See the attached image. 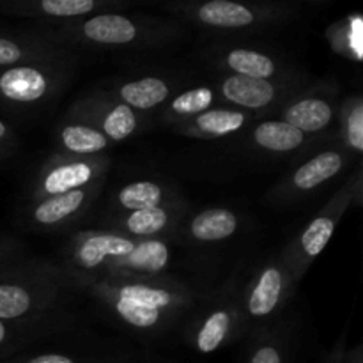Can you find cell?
Segmentation results:
<instances>
[{
    "label": "cell",
    "instance_id": "obj_1",
    "mask_svg": "<svg viewBox=\"0 0 363 363\" xmlns=\"http://www.w3.org/2000/svg\"><path fill=\"white\" fill-rule=\"evenodd\" d=\"M170 262L169 241L138 240L98 227L73 234L60 268L77 289H85L98 280L167 275Z\"/></svg>",
    "mask_w": 363,
    "mask_h": 363
},
{
    "label": "cell",
    "instance_id": "obj_2",
    "mask_svg": "<svg viewBox=\"0 0 363 363\" xmlns=\"http://www.w3.org/2000/svg\"><path fill=\"white\" fill-rule=\"evenodd\" d=\"M121 325L144 335H156L194 311L202 294L170 275L98 280L85 287Z\"/></svg>",
    "mask_w": 363,
    "mask_h": 363
},
{
    "label": "cell",
    "instance_id": "obj_3",
    "mask_svg": "<svg viewBox=\"0 0 363 363\" xmlns=\"http://www.w3.org/2000/svg\"><path fill=\"white\" fill-rule=\"evenodd\" d=\"M48 41L71 50H152L181 43L184 25L174 18L128 14L123 11L99 13L66 23L35 25Z\"/></svg>",
    "mask_w": 363,
    "mask_h": 363
},
{
    "label": "cell",
    "instance_id": "obj_4",
    "mask_svg": "<svg viewBox=\"0 0 363 363\" xmlns=\"http://www.w3.org/2000/svg\"><path fill=\"white\" fill-rule=\"evenodd\" d=\"M73 282L60 264L27 259L0 273V321L35 319L64 300Z\"/></svg>",
    "mask_w": 363,
    "mask_h": 363
},
{
    "label": "cell",
    "instance_id": "obj_5",
    "mask_svg": "<svg viewBox=\"0 0 363 363\" xmlns=\"http://www.w3.org/2000/svg\"><path fill=\"white\" fill-rule=\"evenodd\" d=\"M163 11L179 23L215 34H252L293 21L300 6L291 2H236V0H186L167 2Z\"/></svg>",
    "mask_w": 363,
    "mask_h": 363
},
{
    "label": "cell",
    "instance_id": "obj_6",
    "mask_svg": "<svg viewBox=\"0 0 363 363\" xmlns=\"http://www.w3.org/2000/svg\"><path fill=\"white\" fill-rule=\"evenodd\" d=\"M360 197L362 172L358 170L347 183H344V186H340L332 195V199L319 209L318 215L312 216L305 223L303 229L284 247L280 257L294 284H300L312 262L321 255V252L335 234L344 213L353 206V202H360Z\"/></svg>",
    "mask_w": 363,
    "mask_h": 363
},
{
    "label": "cell",
    "instance_id": "obj_7",
    "mask_svg": "<svg viewBox=\"0 0 363 363\" xmlns=\"http://www.w3.org/2000/svg\"><path fill=\"white\" fill-rule=\"evenodd\" d=\"M71 60L21 64L0 69V106L11 112H38L50 105L73 74Z\"/></svg>",
    "mask_w": 363,
    "mask_h": 363
},
{
    "label": "cell",
    "instance_id": "obj_8",
    "mask_svg": "<svg viewBox=\"0 0 363 363\" xmlns=\"http://www.w3.org/2000/svg\"><path fill=\"white\" fill-rule=\"evenodd\" d=\"M294 287L296 284L291 279L280 254L266 259L240 293L245 335L269 328L273 319L284 311L289 298L293 296Z\"/></svg>",
    "mask_w": 363,
    "mask_h": 363
},
{
    "label": "cell",
    "instance_id": "obj_9",
    "mask_svg": "<svg viewBox=\"0 0 363 363\" xmlns=\"http://www.w3.org/2000/svg\"><path fill=\"white\" fill-rule=\"evenodd\" d=\"M307 85L308 78L303 73L277 78V80L220 74L211 87L218 98V103H222L223 106L259 117L279 113V110Z\"/></svg>",
    "mask_w": 363,
    "mask_h": 363
},
{
    "label": "cell",
    "instance_id": "obj_10",
    "mask_svg": "<svg viewBox=\"0 0 363 363\" xmlns=\"http://www.w3.org/2000/svg\"><path fill=\"white\" fill-rule=\"evenodd\" d=\"M191 312L195 314L186 328V339L197 353L213 354L245 335L240 293L220 291L202 298Z\"/></svg>",
    "mask_w": 363,
    "mask_h": 363
},
{
    "label": "cell",
    "instance_id": "obj_11",
    "mask_svg": "<svg viewBox=\"0 0 363 363\" xmlns=\"http://www.w3.org/2000/svg\"><path fill=\"white\" fill-rule=\"evenodd\" d=\"M64 119L84 123L101 131L112 144L124 142L149 126L147 113H140L113 98L105 89L85 92L66 110Z\"/></svg>",
    "mask_w": 363,
    "mask_h": 363
},
{
    "label": "cell",
    "instance_id": "obj_12",
    "mask_svg": "<svg viewBox=\"0 0 363 363\" xmlns=\"http://www.w3.org/2000/svg\"><path fill=\"white\" fill-rule=\"evenodd\" d=\"M110 160L101 156H67L55 152L38 169L28 183V201L82 190L105 181Z\"/></svg>",
    "mask_w": 363,
    "mask_h": 363
},
{
    "label": "cell",
    "instance_id": "obj_13",
    "mask_svg": "<svg viewBox=\"0 0 363 363\" xmlns=\"http://www.w3.org/2000/svg\"><path fill=\"white\" fill-rule=\"evenodd\" d=\"M351 158L353 156L337 140L335 145L315 152L314 156L294 167L280 183H277L266 194V201L275 206L298 204L335 179L350 165Z\"/></svg>",
    "mask_w": 363,
    "mask_h": 363
},
{
    "label": "cell",
    "instance_id": "obj_14",
    "mask_svg": "<svg viewBox=\"0 0 363 363\" xmlns=\"http://www.w3.org/2000/svg\"><path fill=\"white\" fill-rule=\"evenodd\" d=\"M339 105L337 84L321 82V84L307 85L303 91L293 96L277 116L312 138H325L326 135L337 138L333 126L337 124Z\"/></svg>",
    "mask_w": 363,
    "mask_h": 363
},
{
    "label": "cell",
    "instance_id": "obj_15",
    "mask_svg": "<svg viewBox=\"0 0 363 363\" xmlns=\"http://www.w3.org/2000/svg\"><path fill=\"white\" fill-rule=\"evenodd\" d=\"M206 60L220 74H236L261 80H277L301 73L286 57L272 50L236 43H216L209 46L206 50Z\"/></svg>",
    "mask_w": 363,
    "mask_h": 363
},
{
    "label": "cell",
    "instance_id": "obj_16",
    "mask_svg": "<svg viewBox=\"0 0 363 363\" xmlns=\"http://www.w3.org/2000/svg\"><path fill=\"white\" fill-rule=\"evenodd\" d=\"M103 186L105 181L82 190L28 201L27 208L21 213L25 225L39 233H59L69 229L98 201Z\"/></svg>",
    "mask_w": 363,
    "mask_h": 363
},
{
    "label": "cell",
    "instance_id": "obj_17",
    "mask_svg": "<svg viewBox=\"0 0 363 363\" xmlns=\"http://www.w3.org/2000/svg\"><path fill=\"white\" fill-rule=\"evenodd\" d=\"M121 0H0V16L28 18L39 25L66 23L99 13L124 11Z\"/></svg>",
    "mask_w": 363,
    "mask_h": 363
},
{
    "label": "cell",
    "instance_id": "obj_18",
    "mask_svg": "<svg viewBox=\"0 0 363 363\" xmlns=\"http://www.w3.org/2000/svg\"><path fill=\"white\" fill-rule=\"evenodd\" d=\"M190 213L188 201L160 208L140 209V211L108 215L101 229L116 230L138 240H163L172 241L179 236V229Z\"/></svg>",
    "mask_w": 363,
    "mask_h": 363
},
{
    "label": "cell",
    "instance_id": "obj_19",
    "mask_svg": "<svg viewBox=\"0 0 363 363\" xmlns=\"http://www.w3.org/2000/svg\"><path fill=\"white\" fill-rule=\"evenodd\" d=\"M106 92L121 103L140 113L160 110L181 89V82L174 74H140L133 78H117L110 82Z\"/></svg>",
    "mask_w": 363,
    "mask_h": 363
},
{
    "label": "cell",
    "instance_id": "obj_20",
    "mask_svg": "<svg viewBox=\"0 0 363 363\" xmlns=\"http://www.w3.org/2000/svg\"><path fill=\"white\" fill-rule=\"evenodd\" d=\"M74 52L43 38L34 27L30 30L0 32V69L21 64L71 60Z\"/></svg>",
    "mask_w": 363,
    "mask_h": 363
},
{
    "label": "cell",
    "instance_id": "obj_21",
    "mask_svg": "<svg viewBox=\"0 0 363 363\" xmlns=\"http://www.w3.org/2000/svg\"><path fill=\"white\" fill-rule=\"evenodd\" d=\"M255 117L241 110L230 108V106H213L177 126L170 128L176 133L184 135L199 140H222V138H233L236 135L245 133Z\"/></svg>",
    "mask_w": 363,
    "mask_h": 363
},
{
    "label": "cell",
    "instance_id": "obj_22",
    "mask_svg": "<svg viewBox=\"0 0 363 363\" xmlns=\"http://www.w3.org/2000/svg\"><path fill=\"white\" fill-rule=\"evenodd\" d=\"M183 201L186 199L174 184L160 179H140L121 186L110 201L108 211L110 215H123V213L160 208Z\"/></svg>",
    "mask_w": 363,
    "mask_h": 363
},
{
    "label": "cell",
    "instance_id": "obj_23",
    "mask_svg": "<svg viewBox=\"0 0 363 363\" xmlns=\"http://www.w3.org/2000/svg\"><path fill=\"white\" fill-rule=\"evenodd\" d=\"M241 135L254 149L275 156L296 155L301 149H307L314 140L282 119H264L252 123V126Z\"/></svg>",
    "mask_w": 363,
    "mask_h": 363
},
{
    "label": "cell",
    "instance_id": "obj_24",
    "mask_svg": "<svg viewBox=\"0 0 363 363\" xmlns=\"http://www.w3.org/2000/svg\"><path fill=\"white\" fill-rule=\"evenodd\" d=\"M240 213L229 208H208L197 215L186 216L179 233L184 234L190 243L215 245L230 240L240 230Z\"/></svg>",
    "mask_w": 363,
    "mask_h": 363
},
{
    "label": "cell",
    "instance_id": "obj_25",
    "mask_svg": "<svg viewBox=\"0 0 363 363\" xmlns=\"http://www.w3.org/2000/svg\"><path fill=\"white\" fill-rule=\"evenodd\" d=\"M55 138L59 155L67 156H101L112 145L96 128L64 117L57 126Z\"/></svg>",
    "mask_w": 363,
    "mask_h": 363
},
{
    "label": "cell",
    "instance_id": "obj_26",
    "mask_svg": "<svg viewBox=\"0 0 363 363\" xmlns=\"http://www.w3.org/2000/svg\"><path fill=\"white\" fill-rule=\"evenodd\" d=\"M218 103L211 85H197L184 89L174 94L162 108L158 110V121L165 128H174L206 110L213 108Z\"/></svg>",
    "mask_w": 363,
    "mask_h": 363
},
{
    "label": "cell",
    "instance_id": "obj_27",
    "mask_svg": "<svg viewBox=\"0 0 363 363\" xmlns=\"http://www.w3.org/2000/svg\"><path fill=\"white\" fill-rule=\"evenodd\" d=\"M247 363H287L291 357L289 328H279V323L261 332L252 333Z\"/></svg>",
    "mask_w": 363,
    "mask_h": 363
},
{
    "label": "cell",
    "instance_id": "obj_28",
    "mask_svg": "<svg viewBox=\"0 0 363 363\" xmlns=\"http://www.w3.org/2000/svg\"><path fill=\"white\" fill-rule=\"evenodd\" d=\"M337 140L351 156L363 151V99L358 94L340 99L337 113Z\"/></svg>",
    "mask_w": 363,
    "mask_h": 363
},
{
    "label": "cell",
    "instance_id": "obj_29",
    "mask_svg": "<svg viewBox=\"0 0 363 363\" xmlns=\"http://www.w3.org/2000/svg\"><path fill=\"white\" fill-rule=\"evenodd\" d=\"M362 32V16L358 13H353L330 25L326 30V38H328L333 52L339 53L344 59L360 62L363 43Z\"/></svg>",
    "mask_w": 363,
    "mask_h": 363
},
{
    "label": "cell",
    "instance_id": "obj_30",
    "mask_svg": "<svg viewBox=\"0 0 363 363\" xmlns=\"http://www.w3.org/2000/svg\"><path fill=\"white\" fill-rule=\"evenodd\" d=\"M23 250L25 247L16 238L0 236V273L9 268V266L23 261Z\"/></svg>",
    "mask_w": 363,
    "mask_h": 363
},
{
    "label": "cell",
    "instance_id": "obj_31",
    "mask_svg": "<svg viewBox=\"0 0 363 363\" xmlns=\"http://www.w3.org/2000/svg\"><path fill=\"white\" fill-rule=\"evenodd\" d=\"M6 363H87V362L78 360V358H73L69 357V354H64V353H45V354H38V357L20 358V360H13Z\"/></svg>",
    "mask_w": 363,
    "mask_h": 363
},
{
    "label": "cell",
    "instance_id": "obj_32",
    "mask_svg": "<svg viewBox=\"0 0 363 363\" xmlns=\"http://www.w3.org/2000/svg\"><path fill=\"white\" fill-rule=\"evenodd\" d=\"M18 147V135L14 133L13 128L0 119V149L7 152H14Z\"/></svg>",
    "mask_w": 363,
    "mask_h": 363
},
{
    "label": "cell",
    "instance_id": "obj_33",
    "mask_svg": "<svg viewBox=\"0 0 363 363\" xmlns=\"http://www.w3.org/2000/svg\"><path fill=\"white\" fill-rule=\"evenodd\" d=\"M332 363H363L362 346H357L353 351H340L337 357H332Z\"/></svg>",
    "mask_w": 363,
    "mask_h": 363
},
{
    "label": "cell",
    "instance_id": "obj_34",
    "mask_svg": "<svg viewBox=\"0 0 363 363\" xmlns=\"http://www.w3.org/2000/svg\"><path fill=\"white\" fill-rule=\"evenodd\" d=\"M13 323H4L0 321V351L6 350L7 346L11 344L14 337V330H13Z\"/></svg>",
    "mask_w": 363,
    "mask_h": 363
},
{
    "label": "cell",
    "instance_id": "obj_35",
    "mask_svg": "<svg viewBox=\"0 0 363 363\" xmlns=\"http://www.w3.org/2000/svg\"><path fill=\"white\" fill-rule=\"evenodd\" d=\"M11 155H13V152H7V151H2V149H0V162H2V160L9 158Z\"/></svg>",
    "mask_w": 363,
    "mask_h": 363
}]
</instances>
